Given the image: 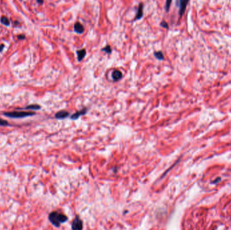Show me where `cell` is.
<instances>
[{
    "label": "cell",
    "instance_id": "1",
    "mask_svg": "<svg viewBox=\"0 0 231 230\" xmlns=\"http://www.w3.org/2000/svg\"><path fill=\"white\" fill-rule=\"evenodd\" d=\"M67 217L62 213L58 212H52L49 215V220L54 226L59 227L63 223H65L67 221Z\"/></svg>",
    "mask_w": 231,
    "mask_h": 230
},
{
    "label": "cell",
    "instance_id": "2",
    "mask_svg": "<svg viewBox=\"0 0 231 230\" xmlns=\"http://www.w3.org/2000/svg\"><path fill=\"white\" fill-rule=\"evenodd\" d=\"M4 115L9 117L12 118H20V117H24L27 116H31L34 115L35 113L33 112H16V111H12V112H6L4 113Z\"/></svg>",
    "mask_w": 231,
    "mask_h": 230
},
{
    "label": "cell",
    "instance_id": "3",
    "mask_svg": "<svg viewBox=\"0 0 231 230\" xmlns=\"http://www.w3.org/2000/svg\"><path fill=\"white\" fill-rule=\"evenodd\" d=\"M72 230H82L83 229V223L82 221L79 218L77 217L72 222Z\"/></svg>",
    "mask_w": 231,
    "mask_h": 230
},
{
    "label": "cell",
    "instance_id": "4",
    "mask_svg": "<svg viewBox=\"0 0 231 230\" xmlns=\"http://www.w3.org/2000/svg\"><path fill=\"white\" fill-rule=\"evenodd\" d=\"M179 3V6H180V10H179V16L180 17L182 16V15L183 14L184 12L185 11V9L187 7V4L189 3V1H185V0H181L178 1Z\"/></svg>",
    "mask_w": 231,
    "mask_h": 230
},
{
    "label": "cell",
    "instance_id": "5",
    "mask_svg": "<svg viewBox=\"0 0 231 230\" xmlns=\"http://www.w3.org/2000/svg\"><path fill=\"white\" fill-rule=\"evenodd\" d=\"M87 108H84V109H81V111H77L76 113H74L72 115H71L70 118H71L72 120H77L81 115H84L85 113H87Z\"/></svg>",
    "mask_w": 231,
    "mask_h": 230
},
{
    "label": "cell",
    "instance_id": "6",
    "mask_svg": "<svg viewBox=\"0 0 231 230\" xmlns=\"http://www.w3.org/2000/svg\"><path fill=\"white\" fill-rule=\"evenodd\" d=\"M74 30H75L77 33H79V34L83 33L84 30L83 26L79 22H77L74 24Z\"/></svg>",
    "mask_w": 231,
    "mask_h": 230
},
{
    "label": "cell",
    "instance_id": "7",
    "mask_svg": "<svg viewBox=\"0 0 231 230\" xmlns=\"http://www.w3.org/2000/svg\"><path fill=\"white\" fill-rule=\"evenodd\" d=\"M68 115H69L68 112H67L66 111H64V110H62V111H60L56 113L55 117L57 119H64V118L68 117Z\"/></svg>",
    "mask_w": 231,
    "mask_h": 230
},
{
    "label": "cell",
    "instance_id": "8",
    "mask_svg": "<svg viewBox=\"0 0 231 230\" xmlns=\"http://www.w3.org/2000/svg\"><path fill=\"white\" fill-rule=\"evenodd\" d=\"M122 76V74L120 71L119 70H114V72L112 74V77L113 78V80L115 81H117L118 80H120Z\"/></svg>",
    "mask_w": 231,
    "mask_h": 230
},
{
    "label": "cell",
    "instance_id": "9",
    "mask_svg": "<svg viewBox=\"0 0 231 230\" xmlns=\"http://www.w3.org/2000/svg\"><path fill=\"white\" fill-rule=\"evenodd\" d=\"M77 53L78 60V62H81L86 55V50L84 49H82L81 50H78Z\"/></svg>",
    "mask_w": 231,
    "mask_h": 230
},
{
    "label": "cell",
    "instance_id": "10",
    "mask_svg": "<svg viewBox=\"0 0 231 230\" xmlns=\"http://www.w3.org/2000/svg\"><path fill=\"white\" fill-rule=\"evenodd\" d=\"M143 4H140L139 6V7H138V10H137V13H136V19L139 20V19H141L142 17H143Z\"/></svg>",
    "mask_w": 231,
    "mask_h": 230
},
{
    "label": "cell",
    "instance_id": "11",
    "mask_svg": "<svg viewBox=\"0 0 231 230\" xmlns=\"http://www.w3.org/2000/svg\"><path fill=\"white\" fill-rule=\"evenodd\" d=\"M154 55H155V57L156 58L158 59H160V60H162V59H164V58L162 52L160 51H155V52L154 53Z\"/></svg>",
    "mask_w": 231,
    "mask_h": 230
},
{
    "label": "cell",
    "instance_id": "12",
    "mask_svg": "<svg viewBox=\"0 0 231 230\" xmlns=\"http://www.w3.org/2000/svg\"><path fill=\"white\" fill-rule=\"evenodd\" d=\"M1 22L2 24H4V25L6 26H8L10 24V21H9V20H8L7 17H6V16H3V17L1 18Z\"/></svg>",
    "mask_w": 231,
    "mask_h": 230
},
{
    "label": "cell",
    "instance_id": "13",
    "mask_svg": "<svg viewBox=\"0 0 231 230\" xmlns=\"http://www.w3.org/2000/svg\"><path fill=\"white\" fill-rule=\"evenodd\" d=\"M41 107L39 105H30L27 106L25 109H40Z\"/></svg>",
    "mask_w": 231,
    "mask_h": 230
},
{
    "label": "cell",
    "instance_id": "14",
    "mask_svg": "<svg viewBox=\"0 0 231 230\" xmlns=\"http://www.w3.org/2000/svg\"><path fill=\"white\" fill-rule=\"evenodd\" d=\"M101 51H106L107 53H111V52H112V49H111V47H110V45H107L106 47H105L103 48L102 49H101Z\"/></svg>",
    "mask_w": 231,
    "mask_h": 230
},
{
    "label": "cell",
    "instance_id": "15",
    "mask_svg": "<svg viewBox=\"0 0 231 230\" xmlns=\"http://www.w3.org/2000/svg\"><path fill=\"white\" fill-rule=\"evenodd\" d=\"M171 3H172V1H167L166 2L165 10H166V11L167 12H168L169 9H170V4H171Z\"/></svg>",
    "mask_w": 231,
    "mask_h": 230
},
{
    "label": "cell",
    "instance_id": "16",
    "mask_svg": "<svg viewBox=\"0 0 231 230\" xmlns=\"http://www.w3.org/2000/svg\"><path fill=\"white\" fill-rule=\"evenodd\" d=\"M7 124H8V123H7V121L0 119V126H7Z\"/></svg>",
    "mask_w": 231,
    "mask_h": 230
},
{
    "label": "cell",
    "instance_id": "17",
    "mask_svg": "<svg viewBox=\"0 0 231 230\" xmlns=\"http://www.w3.org/2000/svg\"><path fill=\"white\" fill-rule=\"evenodd\" d=\"M160 25H161L162 27H164V28L168 29V24L165 21H162V22H161V24H160Z\"/></svg>",
    "mask_w": 231,
    "mask_h": 230
},
{
    "label": "cell",
    "instance_id": "18",
    "mask_svg": "<svg viewBox=\"0 0 231 230\" xmlns=\"http://www.w3.org/2000/svg\"><path fill=\"white\" fill-rule=\"evenodd\" d=\"M18 39H24L25 38V36H24V34H22V35H18Z\"/></svg>",
    "mask_w": 231,
    "mask_h": 230
},
{
    "label": "cell",
    "instance_id": "19",
    "mask_svg": "<svg viewBox=\"0 0 231 230\" xmlns=\"http://www.w3.org/2000/svg\"><path fill=\"white\" fill-rule=\"evenodd\" d=\"M4 48V44H1V45H0V51H2Z\"/></svg>",
    "mask_w": 231,
    "mask_h": 230
},
{
    "label": "cell",
    "instance_id": "20",
    "mask_svg": "<svg viewBox=\"0 0 231 230\" xmlns=\"http://www.w3.org/2000/svg\"><path fill=\"white\" fill-rule=\"evenodd\" d=\"M37 2H38V3H40V4H43V1H38Z\"/></svg>",
    "mask_w": 231,
    "mask_h": 230
}]
</instances>
